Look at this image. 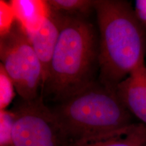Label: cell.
Returning a JSON list of instances; mask_svg holds the SVG:
<instances>
[{
    "label": "cell",
    "mask_w": 146,
    "mask_h": 146,
    "mask_svg": "<svg viewBox=\"0 0 146 146\" xmlns=\"http://www.w3.org/2000/svg\"><path fill=\"white\" fill-rule=\"evenodd\" d=\"M100 30L99 81L116 89L145 62L146 29L129 1L95 0Z\"/></svg>",
    "instance_id": "1"
},
{
    "label": "cell",
    "mask_w": 146,
    "mask_h": 146,
    "mask_svg": "<svg viewBox=\"0 0 146 146\" xmlns=\"http://www.w3.org/2000/svg\"><path fill=\"white\" fill-rule=\"evenodd\" d=\"M63 14V13H62ZM99 68V41L84 16L64 14L61 31L47 77L45 96L59 103L88 86Z\"/></svg>",
    "instance_id": "2"
},
{
    "label": "cell",
    "mask_w": 146,
    "mask_h": 146,
    "mask_svg": "<svg viewBox=\"0 0 146 146\" xmlns=\"http://www.w3.org/2000/svg\"><path fill=\"white\" fill-rule=\"evenodd\" d=\"M50 108L70 142L114 132L135 123L116 89L99 81Z\"/></svg>",
    "instance_id": "3"
},
{
    "label": "cell",
    "mask_w": 146,
    "mask_h": 146,
    "mask_svg": "<svg viewBox=\"0 0 146 146\" xmlns=\"http://www.w3.org/2000/svg\"><path fill=\"white\" fill-rule=\"evenodd\" d=\"M1 64L15 86L20 98L31 100L43 88V67L27 33L16 21L10 31L1 36Z\"/></svg>",
    "instance_id": "4"
},
{
    "label": "cell",
    "mask_w": 146,
    "mask_h": 146,
    "mask_svg": "<svg viewBox=\"0 0 146 146\" xmlns=\"http://www.w3.org/2000/svg\"><path fill=\"white\" fill-rule=\"evenodd\" d=\"M14 113L13 146H69L70 141L61 129L43 96L21 98L12 109Z\"/></svg>",
    "instance_id": "5"
},
{
    "label": "cell",
    "mask_w": 146,
    "mask_h": 146,
    "mask_svg": "<svg viewBox=\"0 0 146 146\" xmlns=\"http://www.w3.org/2000/svg\"><path fill=\"white\" fill-rule=\"evenodd\" d=\"M63 18L64 14L51 8L50 14L40 28L27 34L43 67L44 83L47 77L51 60L59 39Z\"/></svg>",
    "instance_id": "6"
},
{
    "label": "cell",
    "mask_w": 146,
    "mask_h": 146,
    "mask_svg": "<svg viewBox=\"0 0 146 146\" xmlns=\"http://www.w3.org/2000/svg\"><path fill=\"white\" fill-rule=\"evenodd\" d=\"M116 91L131 112L146 127V66L138 65L129 75L118 84Z\"/></svg>",
    "instance_id": "7"
},
{
    "label": "cell",
    "mask_w": 146,
    "mask_h": 146,
    "mask_svg": "<svg viewBox=\"0 0 146 146\" xmlns=\"http://www.w3.org/2000/svg\"><path fill=\"white\" fill-rule=\"evenodd\" d=\"M146 127L141 123L99 135L70 142L69 146H145Z\"/></svg>",
    "instance_id": "8"
},
{
    "label": "cell",
    "mask_w": 146,
    "mask_h": 146,
    "mask_svg": "<svg viewBox=\"0 0 146 146\" xmlns=\"http://www.w3.org/2000/svg\"><path fill=\"white\" fill-rule=\"evenodd\" d=\"M9 2L14 10L16 21L27 34L39 29L51 10L47 1L12 0Z\"/></svg>",
    "instance_id": "9"
},
{
    "label": "cell",
    "mask_w": 146,
    "mask_h": 146,
    "mask_svg": "<svg viewBox=\"0 0 146 146\" xmlns=\"http://www.w3.org/2000/svg\"><path fill=\"white\" fill-rule=\"evenodd\" d=\"M47 3L57 12L82 16L88 14L94 5V1L91 0H50Z\"/></svg>",
    "instance_id": "10"
},
{
    "label": "cell",
    "mask_w": 146,
    "mask_h": 146,
    "mask_svg": "<svg viewBox=\"0 0 146 146\" xmlns=\"http://www.w3.org/2000/svg\"><path fill=\"white\" fill-rule=\"evenodd\" d=\"M14 113L12 110H0V146H13Z\"/></svg>",
    "instance_id": "11"
},
{
    "label": "cell",
    "mask_w": 146,
    "mask_h": 146,
    "mask_svg": "<svg viewBox=\"0 0 146 146\" xmlns=\"http://www.w3.org/2000/svg\"><path fill=\"white\" fill-rule=\"evenodd\" d=\"M14 84L0 64V110H5L15 96Z\"/></svg>",
    "instance_id": "12"
},
{
    "label": "cell",
    "mask_w": 146,
    "mask_h": 146,
    "mask_svg": "<svg viewBox=\"0 0 146 146\" xmlns=\"http://www.w3.org/2000/svg\"><path fill=\"white\" fill-rule=\"evenodd\" d=\"M16 22L14 10L10 2L0 1V35L2 36L10 31Z\"/></svg>",
    "instance_id": "13"
},
{
    "label": "cell",
    "mask_w": 146,
    "mask_h": 146,
    "mask_svg": "<svg viewBox=\"0 0 146 146\" xmlns=\"http://www.w3.org/2000/svg\"><path fill=\"white\" fill-rule=\"evenodd\" d=\"M134 9L139 21L146 29V0L136 1Z\"/></svg>",
    "instance_id": "14"
},
{
    "label": "cell",
    "mask_w": 146,
    "mask_h": 146,
    "mask_svg": "<svg viewBox=\"0 0 146 146\" xmlns=\"http://www.w3.org/2000/svg\"><path fill=\"white\" fill-rule=\"evenodd\" d=\"M145 146H146V145H145Z\"/></svg>",
    "instance_id": "15"
}]
</instances>
